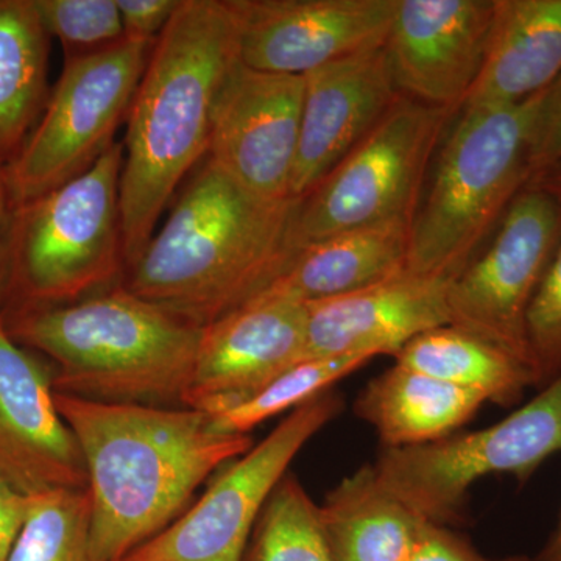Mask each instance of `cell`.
Segmentation results:
<instances>
[{
  "instance_id": "obj_1",
  "label": "cell",
  "mask_w": 561,
  "mask_h": 561,
  "mask_svg": "<svg viewBox=\"0 0 561 561\" xmlns=\"http://www.w3.org/2000/svg\"><path fill=\"white\" fill-rule=\"evenodd\" d=\"M88 471L91 552L124 561L186 512L214 471L253 446L192 408L83 400L55 391Z\"/></svg>"
},
{
  "instance_id": "obj_2",
  "label": "cell",
  "mask_w": 561,
  "mask_h": 561,
  "mask_svg": "<svg viewBox=\"0 0 561 561\" xmlns=\"http://www.w3.org/2000/svg\"><path fill=\"white\" fill-rule=\"evenodd\" d=\"M241 25L238 0H181L154 43L124 140L121 216L127 267L146 249L181 181L208 157L214 103L241 61Z\"/></svg>"
},
{
  "instance_id": "obj_3",
  "label": "cell",
  "mask_w": 561,
  "mask_h": 561,
  "mask_svg": "<svg viewBox=\"0 0 561 561\" xmlns=\"http://www.w3.org/2000/svg\"><path fill=\"white\" fill-rule=\"evenodd\" d=\"M300 201H267L206 158L121 287L208 327L267 289L295 253Z\"/></svg>"
},
{
  "instance_id": "obj_4",
  "label": "cell",
  "mask_w": 561,
  "mask_h": 561,
  "mask_svg": "<svg viewBox=\"0 0 561 561\" xmlns=\"http://www.w3.org/2000/svg\"><path fill=\"white\" fill-rule=\"evenodd\" d=\"M7 328L57 364L58 393L169 408H184L203 332L121 286L68 305L22 308Z\"/></svg>"
},
{
  "instance_id": "obj_5",
  "label": "cell",
  "mask_w": 561,
  "mask_h": 561,
  "mask_svg": "<svg viewBox=\"0 0 561 561\" xmlns=\"http://www.w3.org/2000/svg\"><path fill=\"white\" fill-rule=\"evenodd\" d=\"M542 92L513 105L461 108L443 138L426 201L413 217L405 272L454 279L474 260L529 183Z\"/></svg>"
},
{
  "instance_id": "obj_6",
  "label": "cell",
  "mask_w": 561,
  "mask_h": 561,
  "mask_svg": "<svg viewBox=\"0 0 561 561\" xmlns=\"http://www.w3.org/2000/svg\"><path fill=\"white\" fill-rule=\"evenodd\" d=\"M124 158L114 142L87 172L13 208L5 253L25 308L79 301L124 275Z\"/></svg>"
},
{
  "instance_id": "obj_7",
  "label": "cell",
  "mask_w": 561,
  "mask_h": 561,
  "mask_svg": "<svg viewBox=\"0 0 561 561\" xmlns=\"http://www.w3.org/2000/svg\"><path fill=\"white\" fill-rule=\"evenodd\" d=\"M454 113L398 95L359 146L301 198L291 231L295 249L364 228L412 227L427 169Z\"/></svg>"
},
{
  "instance_id": "obj_8",
  "label": "cell",
  "mask_w": 561,
  "mask_h": 561,
  "mask_svg": "<svg viewBox=\"0 0 561 561\" xmlns=\"http://www.w3.org/2000/svg\"><path fill=\"white\" fill-rule=\"evenodd\" d=\"M561 453V375L489 427L413 448L382 449L373 463L379 482L424 522L460 523L471 486L486 476L519 483Z\"/></svg>"
},
{
  "instance_id": "obj_9",
  "label": "cell",
  "mask_w": 561,
  "mask_h": 561,
  "mask_svg": "<svg viewBox=\"0 0 561 561\" xmlns=\"http://www.w3.org/2000/svg\"><path fill=\"white\" fill-rule=\"evenodd\" d=\"M154 43L125 38L105 50L66 57L43 119L3 165L10 206L57 190L87 172L113 146Z\"/></svg>"
},
{
  "instance_id": "obj_10",
  "label": "cell",
  "mask_w": 561,
  "mask_h": 561,
  "mask_svg": "<svg viewBox=\"0 0 561 561\" xmlns=\"http://www.w3.org/2000/svg\"><path fill=\"white\" fill-rule=\"evenodd\" d=\"M328 390L289 412L257 445L225 465L201 500L124 561H243L268 497L291 461L342 412Z\"/></svg>"
},
{
  "instance_id": "obj_11",
  "label": "cell",
  "mask_w": 561,
  "mask_h": 561,
  "mask_svg": "<svg viewBox=\"0 0 561 561\" xmlns=\"http://www.w3.org/2000/svg\"><path fill=\"white\" fill-rule=\"evenodd\" d=\"M560 238L561 198L527 184L490 245L449 284V324L505 351L531 371L527 312Z\"/></svg>"
},
{
  "instance_id": "obj_12",
  "label": "cell",
  "mask_w": 561,
  "mask_h": 561,
  "mask_svg": "<svg viewBox=\"0 0 561 561\" xmlns=\"http://www.w3.org/2000/svg\"><path fill=\"white\" fill-rule=\"evenodd\" d=\"M305 77L239 61L214 103L208 157L245 190L289 201L300 144Z\"/></svg>"
},
{
  "instance_id": "obj_13",
  "label": "cell",
  "mask_w": 561,
  "mask_h": 561,
  "mask_svg": "<svg viewBox=\"0 0 561 561\" xmlns=\"http://www.w3.org/2000/svg\"><path fill=\"white\" fill-rule=\"evenodd\" d=\"M494 0H397L383 49L400 94L461 110L489 54Z\"/></svg>"
},
{
  "instance_id": "obj_14",
  "label": "cell",
  "mask_w": 561,
  "mask_h": 561,
  "mask_svg": "<svg viewBox=\"0 0 561 561\" xmlns=\"http://www.w3.org/2000/svg\"><path fill=\"white\" fill-rule=\"evenodd\" d=\"M0 481L27 497L88 490L83 453L55 402L54 375L18 345L2 317Z\"/></svg>"
},
{
  "instance_id": "obj_15",
  "label": "cell",
  "mask_w": 561,
  "mask_h": 561,
  "mask_svg": "<svg viewBox=\"0 0 561 561\" xmlns=\"http://www.w3.org/2000/svg\"><path fill=\"white\" fill-rule=\"evenodd\" d=\"M241 61L301 76L386 44L397 0H238Z\"/></svg>"
},
{
  "instance_id": "obj_16",
  "label": "cell",
  "mask_w": 561,
  "mask_h": 561,
  "mask_svg": "<svg viewBox=\"0 0 561 561\" xmlns=\"http://www.w3.org/2000/svg\"><path fill=\"white\" fill-rule=\"evenodd\" d=\"M306 360V305L254 298L203 328L184 408L216 413Z\"/></svg>"
},
{
  "instance_id": "obj_17",
  "label": "cell",
  "mask_w": 561,
  "mask_h": 561,
  "mask_svg": "<svg viewBox=\"0 0 561 561\" xmlns=\"http://www.w3.org/2000/svg\"><path fill=\"white\" fill-rule=\"evenodd\" d=\"M398 95L383 46L306 73L290 198H305L359 146Z\"/></svg>"
},
{
  "instance_id": "obj_18",
  "label": "cell",
  "mask_w": 561,
  "mask_h": 561,
  "mask_svg": "<svg viewBox=\"0 0 561 561\" xmlns=\"http://www.w3.org/2000/svg\"><path fill=\"white\" fill-rule=\"evenodd\" d=\"M451 280L402 272L353 294L306 302V359L394 357L416 335L451 323Z\"/></svg>"
},
{
  "instance_id": "obj_19",
  "label": "cell",
  "mask_w": 561,
  "mask_h": 561,
  "mask_svg": "<svg viewBox=\"0 0 561 561\" xmlns=\"http://www.w3.org/2000/svg\"><path fill=\"white\" fill-rule=\"evenodd\" d=\"M560 77L561 0H494L489 54L463 106L524 102Z\"/></svg>"
},
{
  "instance_id": "obj_20",
  "label": "cell",
  "mask_w": 561,
  "mask_h": 561,
  "mask_svg": "<svg viewBox=\"0 0 561 561\" xmlns=\"http://www.w3.org/2000/svg\"><path fill=\"white\" fill-rule=\"evenodd\" d=\"M409 238V225L393 224L343 232L300 247L278 278L254 298H279L306 305L393 278L405 272Z\"/></svg>"
},
{
  "instance_id": "obj_21",
  "label": "cell",
  "mask_w": 561,
  "mask_h": 561,
  "mask_svg": "<svg viewBox=\"0 0 561 561\" xmlns=\"http://www.w3.org/2000/svg\"><path fill=\"white\" fill-rule=\"evenodd\" d=\"M479 394L394 364L360 391L354 412L382 449L413 448L456 434L481 411Z\"/></svg>"
},
{
  "instance_id": "obj_22",
  "label": "cell",
  "mask_w": 561,
  "mask_h": 561,
  "mask_svg": "<svg viewBox=\"0 0 561 561\" xmlns=\"http://www.w3.org/2000/svg\"><path fill=\"white\" fill-rule=\"evenodd\" d=\"M319 515L335 561H409L424 523L379 482L373 465L342 479Z\"/></svg>"
},
{
  "instance_id": "obj_23",
  "label": "cell",
  "mask_w": 561,
  "mask_h": 561,
  "mask_svg": "<svg viewBox=\"0 0 561 561\" xmlns=\"http://www.w3.org/2000/svg\"><path fill=\"white\" fill-rule=\"evenodd\" d=\"M393 359L501 408H516L524 393L534 389V376L526 364L453 324L416 335Z\"/></svg>"
},
{
  "instance_id": "obj_24",
  "label": "cell",
  "mask_w": 561,
  "mask_h": 561,
  "mask_svg": "<svg viewBox=\"0 0 561 561\" xmlns=\"http://www.w3.org/2000/svg\"><path fill=\"white\" fill-rule=\"evenodd\" d=\"M49 35L33 0H0V165L28 138L46 102Z\"/></svg>"
},
{
  "instance_id": "obj_25",
  "label": "cell",
  "mask_w": 561,
  "mask_h": 561,
  "mask_svg": "<svg viewBox=\"0 0 561 561\" xmlns=\"http://www.w3.org/2000/svg\"><path fill=\"white\" fill-rule=\"evenodd\" d=\"M243 561H335L321 529L319 504L286 474L262 511Z\"/></svg>"
},
{
  "instance_id": "obj_26",
  "label": "cell",
  "mask_w": 561,
  "mask_h": 561,
  "mask_svg": "<svg viewBox=\"0 0 561 561\" xmlns=\"http://www.w3.org/2000/svg\"><path fill=\"white\" fill-rule=\"evenodd\" d=\"M373 359H376L373 354L353 353L302 360L245 401L209 413L210 419L221 432L250 435L264 421L300 408Z\"/></svg>"
},
{
  "instance_id": "obj_27",
  "label": "cell",
  "mask_w": 561,
  "mask_h": 561,
  "mask_svg": "<svg viewBox=\"0 0 561 561\" xmlns=\"http://www.w3.org/2000/svg\"><path fill=\"white\" fill-rule=\"evenodd\" d=\"M9 561H95L90 491L58 490L32 497Z\"/></svg>"
},
{
  "instance_id": "obj_28",
  "label": "cell",
  "mask_w": 561,
  "mask_h": 561,
  "mask_svg": "<svg viewBox=\"0 0 561 561\" xmlns=\"http://www.w3.org/2000/svg\"><path fill=\"white\" fill-rule=\"evenodd\" d=\"M47 35L68 57L94 54L127 38L116 0H33Z\"/></svg>"
},
{
  "instance_id": "obj_29",
  "label": "cell",
  "mask_w": 561,
  "mask_h": 561,
  "mask_svg": "<svg viewBox=\"0 0 561 561\" xmlns=\"http://www.w3.org/2000/svg\"><path fill=\"white\" fill-rule=\"evenodd\" d=\"M527 342L534 389L540 390L561 375V238L527 312Z\"/></svg>"
},
{
  "instance_id": "obj_30",
  "label": "cell",
  "mask_w": 561,
  "mask_h": 561,
  "mask_svg": "<svg viewBox=\"0 0 561 561\" xmlns=\"http://www.w3.org/2000/svg\"><path fill=\"white\" fill-rule=\"evenodd\" d=\"M561 162V77L542 92L530 146V173L537 175ZM530 176V179H531Z\"/></svg>"
},
{
  "instance_id": "obj_31",
  "label": "cell",
  "mask_w": 561,
  "mask_h": 561,
  "mask_svg": "<svg viewBox=\"0 0 561 561\" xmlns=\"http://www.w3.org/2000/svg\"><path fill=\"white\" fill-rule=\"evenodd\" d=\"M127 38L157 41L165 31L181 0H116Z\"/></svg>"
},
{
  "instance_id": "obj_32",
  "label": "cell",
  "mask_w": 561,
  "mask_h": 561,
  "mask_svg": "<svg viewBox=\"0 0 561 561\" xmlns=\"http://www.w3.org/2000/svg\"><path fill=\"white\" fill-rule=\"evenodd\" d=\"M451 527L424 522L409 561H489Z\"/></svg>"
},
{
  "instance_id": "obj_33",
  "label": "cell",
  "mask_w": 561,
  "mask_h": 561,
  "mask_svg": "<svg viewBox=\"0 0 561 561\" xmlns=\"http://www.w3.org/2000/svg\"><path fill=\"white\" fill-rule=\"evenodd\" d=\"M32 497L22 496L0 481V561H9L27 518Z\"/></svg>"
},
{
  "instance_id": "obj_34",
  "label": "cell",
  "mask_w": 561,
  "mask_h": 561,
  "mask_svg": "<svg viewBox=\"0 0 561 561\" xmlns=\"http://www.w3.org/2000/svg\"><path fill=\"white\" fill-rule=\"evenodd\" d=\"M527 184L540 187L542 191L551 192V194L561 198V162L531 176Z\"/></svg>"
},
{
  "instance_id": "obj_35",
  "label": "cell",
  "mask_w": 561,
  "mask_h": 561,
  "mask_svg": "<svg viewBox=\"0 0 561 561\" xmlns=\"http://www.w3.org/2000/svg\"><path fill=\"white\" fill-rule=\"evenodd\" d=\"M9 206V192H7L5 179H3V168L0 165V278H2L3 253H5V231L9 230V224H7Z\"/></svg>"
},
{
  "instance_id": "obj_36",
  "label": "cell",
  "mask_w": 561,
  "mask_h": 561,
  "mask_svg": "<svg viewBox=\"0 0 561 561\" xmlns=\"http://www.w3.org/2000/svg\"><path fill=\"white\" fill-rule=\"evenodd\" d=\"M537 561H561V511L559 516V523H557L556 529H553L551 537L546 542L542 551L538 553Z\"/></svg>"
},
{
  "instance_id": "obj_37",
  "label": "cell",
  "mask_w": 561,
  "mask_h": 561,
  "mask_svg": "<svg viewBox=\"0 0 561 561\" xmlns=\"http://www.w3.org/2000/svg\"><path fill=\"white\" fill-rule=\"evenodd\" d=\"M489 561H537L535 559H529V557L524 556H513V557H504V559L489 560Z\"/></svg>"
}]
</instances>
